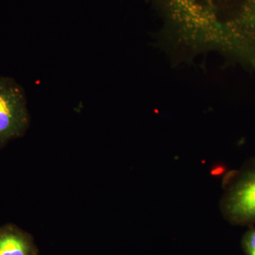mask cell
<instances>
[{
	"label": "cell",
	"instance_id": "cell-4",
	"mask_svg": "<svg viewBox=\"0 0 255 255\" xmlns=\"http://www.w3.org/2000/svg\"><path fill=\"white\" fill-rule=\"evenodd\" d=\"M246 246L248 255H255V231L247 238Z\"/></svg>",
	"mask_w": 255,
	"mask_h": 255
},
{
	"label": "cell",
	"instance_id": "cell-1",
	"mask_svg": "<svg viewBox=\"0 0 255 255\" xmlns=\"http://www.w3.org/2000/svg\"><path fill=\"white\" fill-rule=\"evenodd\" d=\"M29 122L24 90L14 79L0 76V149L22 137Z\"/></svg>",
	"mask_w": 255,
	"mask_h": 255
},
{
	"label": "cell",
	"instance_id": "cell-2",
	"mask_svg": "<svg viewBox=\"0 0 255 255\" xmlns=\"http://www.w3.org/2000/svg\"><path fill=\"white\" fill-rule=\"evenodd\" d=\"M227 210L238 221L255 219V172L247 176L228 196Z\"/></svg>",
	"mask_w": 255,
	"mask_h": 255
},
{
	"label": "cell",
	"instance_id": "cell-3",
	"mask_svg": "<svg viewBox=\"0 0 255 255\" xmlns=\"http://www.w3.org/2000/svg\"><path fill=\"white\" fill-rule=\"evenodd\" d=\"M0 255H39L31 235L16 225L0 226Z\"/></svg>",
	"mask_w": 255,
	"mask_h": 255
}]
</instances>
